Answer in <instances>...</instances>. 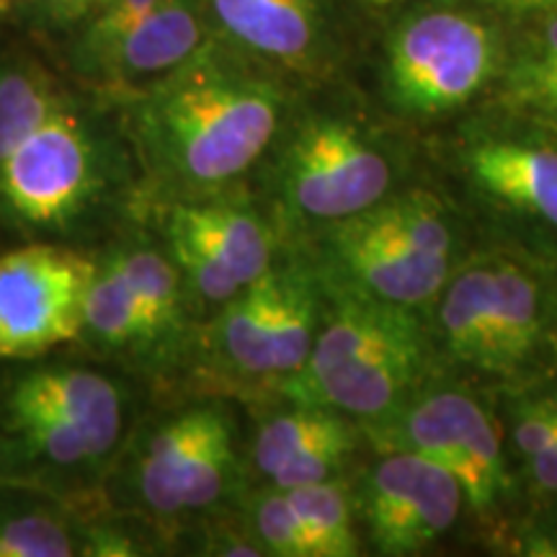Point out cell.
<instances>
[{"instance_id": "6da1fadb", "label": "cell", "mask_w": 557, "mask_h": 557, "mask_svg": "<svg viewBox=\"0 0 557 557\" xmlns=\"http://www.w3.org/2000/svg\"><path fill=\"white\" fill-rule=\"evenodd\" d=\"M284 99L269 78L230 65L205 45L152 81L132 127L158 178L207 191L253 169L282 127Z\"/></svg>"}, {"instance_id": "7a4b0ae2", "label": "cell", "mask_w": 557, "mask_h": 557, "mask_svg": "<svg viewBox=\"0 0 557 557\" xmlns=\"http://www.w3.org/2000/svg\"><path fill=\"white\" fill-rule=\"evenodd\" d=\"M308 361L284 377V395L295 406L329 408L346 418L385 426L413 400L429 372V331L416 310L329 289Z\"/></svg>"}, {"instance_id": "3957f363", "label": "cell", "mask_w": 557, "mask_h": 557, "mask_svg": "<svg viewBox=\"0 0 557 557\" xmlns=\"http://www.w3.org/2000/svg\"><path fill=\"white\" fill-rule=\"evenodd\" d=\"M329 289L418 310L455 271V227L426 189L389 194L374 207L323 227Z\"/></svg>"}, {"instance_id": "277c9868", "label": "cell", "mask_w": 557, "mask_h": 557, "mask_svg": "<svg viewBox=\"0 0 557 557\" xmlns=\"http://www.w3.org/2000/svg\"><path fill=\"white\" fill-rule=\"evenodd\" d=\"M436 299L438 348L465 372L511 382L545 351L553 308L540 274L524 261L478 256L451 271Z\"/></svg>"}, {"instance_id": "5b68a950", "label": "cell", "mask_w": 557, "mask_h": 557, "mask_svg": "<svg viewBox=\"0 0 557 557\" xmlns=\"http://www.w3.org/2000/svg\"><path fill=\"white\" fill-rule=\"evenodd\" d=\"M500 67L493 26L459 9L416 11L385 41V90L400 114L436 120L480 96Z\"/></svg>"}, {"instance_id": "8992f818", "label": "cell", "mask_w": 557, "mask_h": 557, "mask_svg": "<svg viewBox=\"0 0 557 557\" xmlns=\"http://www.w3.org/2000/svg\"><path fill=\"white\" fill-rule=\"evenodd\" d=\"M398 165L357 124L318 116L305 122L282 152L278 194L299 220L336 225L389 197Z\"/></svg>"}, {"instance_id": "52a82bcc", "label": "cell", "mask_w": 557, "mask_h": 557, "mask_svg": "<svg viewBox=\"0 0 557 557\" xmlns=\"http://www.w3.org/2000/svg\"><path fill=\"white\" fill-rule=\"evenodd\" d=\"M5 423L32 457L58 465L99 462L122 434V395L88 369H34L11 387Z\"/></svg>"}, {"instance_id": "ba28073f", "label": "cell", "mask_w": 557, "mask_h": 557, "mask_svg": "<svg viewBox=\"0 0 557 557\" xmlns=\"http://www.w3.org/2000/svg\"><path fill=\"white\" fill-rule=\"evenodd\" d=\"M320 276L299 267H271L233 299L218 323L222 357L243 374L289 377L305 364L323 325Z\"/></svg>"}, {"instance_id": "9c48e42d", "label": "cell", "mask_w": 557, "mask_h": 557, "mask_svg": "<svg viewBox=\"0 0 557 557\" xmlns=\"http://www.w3.org/2000/svg\"><path fill=\"white\" fill-rule=\"evenodd\" d=\"M410 449L449 470L462 487L465 504L491 517L508 493L504 444L493 416L468 389H429L393 416L385 426Z\"/></svg>"}, {"instance_id": "30bf717a", "label": "cell", "mask_w": 557, "mask_h": 557, "mask_svg": "<svg viewBox=\"0 0 557 557\" xmlns=\"http://www.w3.org/2000/svg\"><path fill=\"white\" fill-rule=\"evenodd\" d=\"M96 263L60 246L0 256V359H29L83 333Z\"/></svg>"}, {"instance_id": "8fae6325", "label": "cell", "mask_w": 557, "mask_h": 557, "mask_svg": "<svg viewBox=\"0 0 557 557\" xmlns=\"http://www.w3.org/2000/svg\"><path fill=\"white\" fill-rule=\"evenodd\" d=\"M99 184V156L78 114L60 103L0 160V199L34 227L73 220Z\"/></svg>"}, {"instance_id": "7c38bea8", "label": "cell", "mask_w": 557, "mask_h": 557, "mask_svg": "<svg viewBox=\"0 0 557 557\" xmlns=\"http://www.w3.org/2000/svg\"><path fill=\"white\" fill-rule=\"evenodd\" d=\"M457 178L483 218L557 240V148L508 132H478L455 152Z\"/></svg>"}, {"instance_id": "4fadbf2b", "label": "cell", "mask_w": 557, "mask_h": 557, "mask_svg": "<svg viewBox=\"0 0 557 557\" xmlns=\"http://www.w3.org/2000/svg\"><path fill=\"white\" fill-rule=\"evenodd\" d=\"M465 493L449 470L410 449H395L367 472L359 513L377 555H418L455 529Z\"/></svg>"}, {"instance_id": "5bb4252c", "label": "cell", "mask_w": 557, "mask_h": 557, "mask_svg": "<svg viewBox=\"0 0 557 557\" xmlns=\"http://www.w3.org/2000/svg\"><path fill=\"white\" fill-rule=\"evenodd\" d=\"M235 470V434L218 406L189 408L150 436L137 468L145 506L158 513L218 504Z\"/></svg>"}, {"instance_id": "9a60e30c", "label": "cell", "mask_w": 557, "mask_h": 557, "mask_svg": "<svg viewBox=\"0 0 557 557\" xmlns=\"http://www.w3.org/2000/svg\"><path fill=\"white\" fill-rule=\"evenodd\" d=\"M165 235L173 263L209 302H227L274 267L271 230L250 209L178 205Z\"/></svg>"}, {"instance_id": "2e32d148", "label": "cell", "mask_w": 557, "mask_h": 557, "mask_svg": "<svg viewBox=\"0 0 557 557\" xmlns=\"http://www.w3.org/2000/svg\"><path fill=\"white\" fill-rule=\"evenodd\" d=\"M225 37L243 50L287 70H305L323 39L320 0H207Z\"/></svg>"}, {"instance_id": "e0dca14e", "label": "cell", "mask_w": 557, "mask_h": 557, "mask_svg": "<svg viewBox=\"0 0 557 557\" xmlns=\"http://www.w3.org/2000/svg\"><path fill=\"white\" fill-rule=\"evenodd\" d=\"M205 47L201 0H165L86 65L120 86L158 81Z\"/></svg>"}, {"instance_id": "ac0fdd59", "label": "cell", "mask_w": 557, "mask_h": 557, "mask_svg": "<svg viewBox=\"0 0 557 557\" xmlns=\"http://www.w3.org/2000/svg\"><path fill=\"white\" fill-rule=\"evenodd\" d=\"M504 96L513 109L557 122V13H545L508 60Z\"/></svg>"}, {"instance_id": "d6986e66", "label": "cell", "mask_w": 557, "mask_h": 557, "mask_svg": "<svg viewBox=\"0 0 557 557\" xmlns=\"http://www.w3.org/2000/svg\"><path fill=\"white\" fill-rule=\"evenodd\" d=\"M83 331L111 348H127L156 338L148 315L111 259L103 261V267H96L88 284L83 302Z\"/></svg>"}, {"instance_id": "ffe728a7", "label": "cell", "mask_w": 557, "mask_h": 557, "mask_svg": "<svg viewBox=\"0 0 557 557\" xmlns=\"http://www.w3.org/2000/svg\"><path fill=\"white\" fill-rule=\"evenodd\" d=\"M284 493L308 534L312 557H354L361 553L351 500L336 478L289 487Z\"/></svg>"}, {"instance_id": "44dd1931", "label": "cell", "mask_w": 557, "mask_h": 557, "mask_svg": "<svg viewBox=\"0 0 557 557\" xmlns=\"http://www.w3.org/2000/svg\"><path fill=\"white\" fill-rule=\"evenodd\" d=\"M116 269L122 271L124 282L129 284L132 295L148 315L152 331L163 333L178 318L181 271L173 259H165L160 250L132 248L111 256Z\"/></svg>"}, {"instance_id": "7402d4cb", "label": "cell", "mask_w": 557, "mask_h": 557, "mask_svg": "<svg viewBox=\"0 0 557 557\" xmlns=\"http://www.w3.org/2000/svg\"><path fill=\"white\" fill-rule=\"evenodd\" d=\"M60 103L50 83L37 70L0 62V160Z\"/></svg>"}, {"instance_id": "603a6c76", "label": "cell", "mask_w": 557, "mask_h": 557, "mask_svg": "<svg viewBox=\"0 0 557 557\" xmlns=\"http://www.w3.org/2000/svg\"><path fill=\"white\" fill-rule=\"evenodd\" d=\"M341 421H346V416L336 413V410L308 406H295V410H289V413L271 418L267 426L259 431V436H256V468L271 478L292 457H297L305 447H310L315 438L336 429Z\"/></svg>"}, {"instance_id": "cb8c5ba5", "label": "cell", "mask_w": 557, "mask_h": 557, "mask_svg": "<svg viewBox=\"0 0 557 557\" xmlns=\"http://www.w3.org/2000/svg\"><path fill=\"white\" fill-rule=\"evenodd\" d=\"M81 545L60 517L50 511L0 513V557H70Z\"/></svg>"}, {"instance_id": "d4e9b609", "label": "cell", "mask_w": 557, "mask_h": 557, "mask_svg": "<svg viewBox=\"0 0 557 557\" xmlns=\"http://www.w3.org/2000/svg\"><path fill=\"white\" fill-rule=\"evenodd\" d=\"M253 534L263 555L276 557H312L308 534L299 524L295 506L282 487H271L253 500L250 508Z\"/></svg>"}, {"instance_id": "484cf974", "label": "cell", "mask_w": 557, "mask_h": 557, "mask_svg": "<svg viewBox=\"0 0 557 557\" xmlns=\"http://www.w3.org/2000/svg\"><path fill=\"white\" fill-rule=\"evenodd\" d=\"M354 444H357V434L348 426V421H341L336 429H331L329 434L315 438L297 457H292L269 480L274 487L289 491V487L323 483V480L336 478V472L344 468L348 455H351Z\"/></svg>"}, {"instance_id": "4316f807", "label": "cell", "mask_w": 557, "mask_h": 557, "mask_svg": "<svg viewBox=\"0 0 557 557\" xmlns=\"http://www.w3.org/2000/svg\"><path fill=\"white\" fill-rule=\"evenodd\" d=\"M160 3H165V0H111L107 9H101L94 18H88V26L83 32L78 47L83 62L94 60L96 54H101L116 39H122L132 26H137Z\"/></svg>"}, {"instance_id": "83f0119b", "label": "cell", "mask_w": 557, "mask_h": 557, "mask_svg": "<svg viewBox=\"0 0 557 557\" xmlns=\"http://www.w3.org/2000/svg\"><path fill=\"white\" fill-rule=\"evenodd\" d=\"M557 431V393H545L537 398L521 400L511 418L513 447L532 462L542 449L553 442Z\"/></svg>"}, {"instance_id": "f1b7e54d", "label": "cell", "mask_w": 557, "mask_h": 557, "mask_svg": "<svg viewBox=\"0 0 557 557\" xmlns=\"http://www.w3.org/2000/svg\"><path fill=\"white\" fill-rule=\"evenodd\" d=\"M111 0H58L50 13L60 24H75V21L94 18L101 9H107Z\"/></svg>"}, {"instance_id": "f546056e", "label": "cell", "mask_w": 557, "mask_h": 557, "mask_svg": "<svg viewBox=\"0 0 557 557\" xmlns=\"http://www.w3.org/2000/svg\"><path fill=\"white\" fill-rule=\"evenodd\" d=\"M500 11L517 13V16H545L557 13V0H491Z\"/></svg>"}, {"instance_id": "4dcf8cb0", "label": "cell", "mask_w": 557, "mask_h": 557, "mask_svg": "<svg viewBox=\"0 0 557 557\" xmlns=\"http://www.w3.org/2000/svg\"><path fill=\"white\" fill-rule=\"evenodd\" d=\"M45 3H47V11H50V9H52V5H54V3H58V0H45Z\"/></svg>"}]
</instances>
